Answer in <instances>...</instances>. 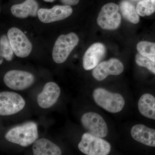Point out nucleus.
Here are the masks:
<instances>
[{
	"label": "nucleus",
	"instance_id": "obj_11",
	"mask_svg": "<svg viewBox=\"0 0 155 155\" xmlns=\"http://www.w3.org/2000/svg\"><path fill=\"white\" fill-rule=\"evenodd\" d=\"M72 12L71 6L56 5L51 9H39L38 16L41 22L49 23L66 19L71 16Z\"/></svg>",
	"mask_w": 155,
	"mask_h": 155
},
{
	"label": "nucleus",
	"instance_id": "obj_13",
	"mask_svg": "<svg viewBox=\"0 0 155 155\" xmlns=\"http://www.w3.org/2000/svg\"><path fill=\"white\" fill-rule=\"evenodd\" d=\"M60 94L61 89L58 84L54 82H48L38 96V105L44 109L51 107L57 102Z\"/></svg>",
	"mask_w": 155,
	"mask_h": 155
},
{
	"label": "nucleus",
	"instance_id": "obj_15",
	"mask_svg": "<svg viewBox=\"0 0 155 155\" xmlns=\"http://www.w3.org/2000/svg\"><path fill=\"white\" fill-rule=\"evenodd\" d=\"M39 5L36 0H25L19 4L11 7L12 14L17 18H27L28 16L35 17L38 16Z\"/></svg>",
	"mask_w": 155,
	"mask_h": 155
},
{
	"label": "nucleus",
	"instance_id": "obj_4",
	"mask_svg": "<svg viewBox=\"0 0 155 155\" xmlns=\"http://www.w3.org/2000/svg\"><path fill=\"white\" fill-rule=\"evenodd\" d=\"M80 151L87 155H107L110 152V144L101 137L84 133L78 145Z\"/></svg>",
	"mask_w": 155,
	"mask_h": 155
},
{
	"label": "nucleus",
	"instance_id": "obj_25",
	"mask_svg": "<svg viewBox=\"0 0 155 155\" xmlns=\"http://www.w3.org/2000/svg\"><path fill=\"white\" fill-rule=\"evenodd\" d=\"M2 62H3L2 59H1V64H2Z\"/></svg>",
	"mask_w": 155,
	"mask_h": 155
},
{
	"label": "nucleus",
	"instance_id": "obj_9",
	"mask_svg": "<svg viewBox=\"0 0 155 155\" xmlns=\"http://www.w3.org/2000/svg\"><path fill=\"white\" fill-rule=\"evenodd\" d=\"M34 81V76L32 74L21 70L9 71L4 77L6 86L14 90H23L28 88Z\"/></svg>",
	"mask_w": 155,
	"mask_h": 155
},
{
	"label": "nucleus",
	"instance_id": "obj_3",
	"mask_svg": "<svg viewBox=\"0 0 155 155\" xmlns=\"http://www.w3.org/2000/svg\"><path fill=\"white\" fill-rule=\"evenodd\" d=\"M78 37L74 32L60 35L53 48L52 58L54 61L59 64L65 62L72 50L78 44Z\"/></svg>",
	"mask_w": 155,
	"mask_h": 155
},
{
	"label": "nucleus",
	"instance_id": "obj_23",
	"mask_svg": "<svg viewBox=\"0 0 155 155\" xmlns=\"http://www.w3.org/2000/svg\"><path fill=\"white\" fill-rule=\"evenodd\" d=\"M64 5L74 6L79 3V0H60Z\"/></svg>",
	"mask_w": 155,
	"mask_h": 155
},
{
	"label": "nucleus",
	"instance_id": "obj_10",
	"mask_svg": "<svg viewBox=\"0 0 155 155\" xmlns=\"http://www.w3.org/2000/svg\"><path fill=\"white\" fill-rule=\"evenodd\" d=\"M124 65L116 58H111L108 61L100 63L92 71L94 78L98 81L104 80L110 75H120L124 71Z\"/></svg>",
	"mask_w": 155,
	"mask_h": 155
},
{
	"label": "nucleus",
	"instance_id": "obj_19",
	"mask_svg": "<svg viewBox=\"0 0 155 155\" xmlns=\"http://www.w3.org/2000/svg\"><path fill=\"white\" fill-rule=\"evenodd\" d=\"M139 54L155 62V43L147 41L139 42L137 45Z\"/></svg>",
	"mask_w": 155,
	"mask_h": 155
},
{
	"label": "nucleus",
	"instance_id": "obj_8",
	"mask_svg": "<svg viewBox=\"0 0 155 155\" xmlns=\"http://www.w3.org/2000/svg\"><path fill=\"white\" fill-rule=\"evenodd\" d=\"M81 123L88 133L97 137H105L107 135V125L101 116L94 112L84 114L81 118Z\"/></svg>",
	"mask_w": 155,
	"mask_h": 155
},
{
	"label": "nucleus",
	"instance_id": "obj_21",
	"mask_svg": "<svg viewBox=\"0 0 155 155\" xmlns=\"http://www.w3.org/2000/svg\"><path fill=\"white\" fill-rule=\"evenodd\" d=\"M1 57L5 58L6 61H11L14 56V51L12 49L8 38L7 36L3 35L0 39Z\"/></svg>",
	"mask_w": 155,
	"mask_h": 155
},
{
	"label": "nucleus",
	"instance_id": "obj_16",
	"mask_svg": "<svg viewBox=\"0 0 155 155\" xmlns=\"http://www.w3.org/2000/svg\"><path fill=\"white\" fill-rule=\"evenodd\" d=\"M32 150L35 155H60L61 149L49 140L41 138L34 143Z\"/></svg>",
	"mask_w": 155,
	"mask_h": 155
},
{
	"label": "nucleus",
	"instance_id": "obj_5",
	"mask_svg": "<svg viewBox=\"0 0 155 155\" xmlns=\"http://www.w3.org/2000/svg\"><path fill=\"white\" fill-rule=\"evenodd\" d=\"M119 9V6L114 3H108L103 6L97 19L99 26L107 30H116L119 28L122 21Z\"/></svg>",
	"mask_w": 155,
	"mask_h": 155
},
{
	"label": "nucleus",
	"instance_id": "obj_24",
	"mask_svg": "<svg viewBox=\"0 0 155 155\" xmlns=\"http://www.w3.org/2000/svg\"><path fill=\"white\" fill-rule=\"evenodd\" d=\"M43 1L45 2H53L56 0H43Z\"/></svg>",
	"mask_w": 155,
	"mask_h": 155
},
{
	"label": "nucleus",
	"instance_id": "obj_2",
	"mask_svg": "<svg viewBox=\"0 0 155 155\" xmlns=\"http://www.w3.org/2000/svg\"><path fill=\"white\" fill-rule=\"evenodd\" d=\"M93 95L97 104L110 113H119L125 106V100L121 95L110 92L105 89H96Z\"/></svg>",
	"mask_w": 155,
	"mask_h": 155
},
{
	"label": "nucleus",
	"instance_id": "obj_7",
	"mask_svg": "<svg viewBox=\"0 0 155 155\" xmlns=\"http://www.w3.org/2000/svg\"><path fill=\"white\" fill-rule=\"evenodd\" d=\"M25 103L21 96L13 92L3 91L0 93V115L9 116L22 110Z\"/></svg>",
	"mask_w": 155,
	"mask_h": 155
},
{
	"label": "nucleus",
	"instance_id": "obj_20",
	"mask_svg": "<svg viewBox=\"0 0 155 155\" xmlns=\"http://www.w3.org/2000/svg\"><path fill=\"white\" fill-rule=\"evenodd\" d=\"M136 8L139 16H149L155 12V0H142L137 4Z\"/></svg>",
	"mask_w": 155,
	"mask_h": 155
},
{
	"label": "nucleus",
	"instance_id": "obj_6",
	"mask_svg": "<svg viewBox=\"0 0 155 155\" xmlns=\"http://www.w3.org/2000/svg\"><path fill=\"white\" fill-rule=\"evenodd\" d=\"M8 37L14 54L17 57L25 58L30 54L32 45L25 34L19 28L13 27L8 32Z\"/></svg>",
	"mask_w": 155,
	"mask_h": 155
},
{
	"label": "nucleus",
	"instance_id": "obj_17",
	"mask_svg": "<svg viewBox=\"0 0 155 155\" xmlns=\"http://www.w3.org/2000/svg\"><path fill=\"white\" fill-rule=\"evenodd\" d=\"M140 113L149 119L155 120V97L152 95L145 94L143 95L138 103Z\"/></svg>",
	"mask_w": 155,
	"mask_h": 155
},
{
	"label": "nucleus",
	"instance_id": "obj_22",
	"mask_svg": "<svg viewBox=\"0 0 155 155\" xmlns=\"http://www.w3.org/2000/svg\"><path fill=\"white\" fill-rule=\"evenodd\" d=\"M135 62L138 66L147 68L155 75V62L142 55L139 53L136 55Z\"/></svg>",
	"mask_w": 155,
	"mask_h": 155
},
{
	"label": "nucleus",
	"instance_id": "obj_12",
	"mask_svg": "<svg viewBox=\"0 0 155 155\" xmlns=\"http://www.w3.org/2000/svg\"><path fill=\"white\" fill-rule=\"evenodd\" d=\"M107 52L105 46L101 43L91 45L85 52L83 58V66L85 70L94 69L104 58Z\"/></svg>",
	"mask_w": 155,
	"mask_h": 155
},
{
	"label": "nucleus",
	"instance_id": "obj_1",
	"mask_svg": "<svg viewBox=\"0 0 155 155\" xmlns=\"http://www.w3.org/2000/svg\"><path fill=\"white\" fill-rule=\"evenodd\" d=\"M5 137L7 140L27 147L34 143L38 137L37 125L34 122H28L23 125L11 128L6 133Z\"/></svg>",
	"mask_w": 155,
	"mask_h": 155
},
{
	"label": "nucleus",
	"instance_id": "obj_14",
	"mask_svg": "<svg viewBox=\"0 0 155 155\" xmlns=\"http://www.w3.org/2000/svg\"><path fill=\"white\" fill-rule=\"evenodd\" d=\"M131 136L137 141L147 146L155 147V130L142 124L134 125L130 130Z\"/></svg>",
	"mask_w": 155,
	"mask_h": 155
},
{
	"label": "nucleus",
	"instance_id": "obj_18",
	"mask_svg": "<svg viewBox=\"0 0 155 155\" xmlns=\"http://www.w3.org/2000/svg\"><path fill=\"white\" fill-rule=\"evenodd\" d=\"M119 9L122 16L128 22L136 24L140 21L136 8L130 2L124 0L120 3Z\"/></svg>",
	"mask_w": 155,
	"mask_h": 155
}]
</instances>
